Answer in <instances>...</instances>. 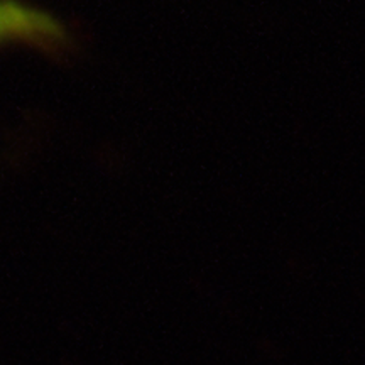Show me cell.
I'll use <instances>...</instances> for the list:
<instances>
[{
  "instance_id": "obj_1",
  "label": "cell",
  "mask_w": 365,
  "mask_h": 365,
  "mask_svg": "<svg viewBox=\"0 0 365 365\" xmlns=\"http://www.w3.org/2000/svg\"><path fill=\"white\" fill-rule=\"evenodd\" d=\"M65 38L61 26L48 14L12 2L0 0V46L9 43L54 44Z\"/></svg>"
}]
</instances>
